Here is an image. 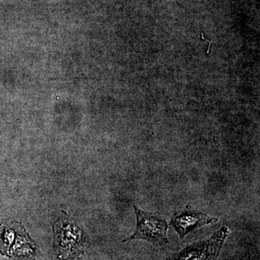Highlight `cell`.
Returning <instances> with one entry per match:
<instances>
[{"label":"cell","instance_id":"6da1fadb","mask_svg":"<svg viewBox=\"0 0 260 260\" xmlns=\"http://www.w3.org/2000/svg\"><path fill=\"white\" fill-rule=\"evenodd\" d=\"M61 213L53 223L54 252L59 260H73L88 247V237L74 219Z\"/></svg>","mask_w":260,"mask_h":260},{"label":"cell","instance_id":"7a4b0ae2","mask_svg":"<svg viewBox=\"0 0 260 260\" xmlns=\"http://www.w3.org/2000/svg\"><path fill=\"white\" fill-rule=\"evenodd\" d=\"M0 253L15 260H30L37 249L21 223L5 220L0 223Z\"/></svg>","mask_w":260,"mask_h":260},{"label":"cell","instance_id":"3957f363","mask_svg":"<svg viewBox=\"0 0 260 260\" xmlns=\"http://www.w3.org/2000/svg\"><path fill=\"white\" fill-rule=\"evenodd\" d=\"M137 218L136 229L129 239L124 241L142 239L146 240L155 246L166 245L169 243L167 231L169 225L165 219L158 215L147 213L134 206Z\"/></svg>","mask_w":260,"mask_h":260},{"label":"cell","instance_id":"277c9868","mask_svg":"<svg viewBox=\"0 0 260 260\" xmlns=\"http://www.w3.org/2000/svg\"><path fill=\"white\" fill-rule=\"evenodd\" d=\"M229 231L223 227L210 239L186 246L179 252L169 254L165 260H219V254Z\"/></svg>","mask_w":260,"mask_h":260},{"label":"cell","instance_id":"5b68a950","mask_svg":"<svg viewBox=\"0 0 260 260\" xmlns=\"http://www.w3.org/2000/svg\"><path fill=\"white\" fill-rule=\"evenodd\" d=\"M218 220V218L209 216L198 210L186 208L174 214L170 223L182 239L195 229L208 224L216 223Z\"/></svg>","mask_w":260,"mask_h":260}]
</instances>
